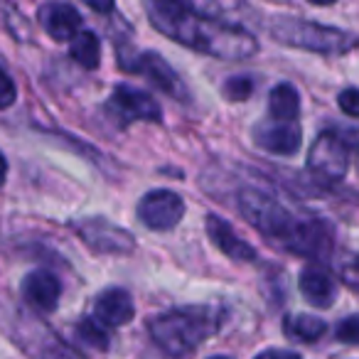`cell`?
Returning a JSON list of instances; mask_svg holds the SVG:
<instances>
[{
    "label": "cell",
    "instance_id": "cell-10",
    "mask_svg": "<svg viewBox=\"0 0 359 359\" xmlns=\"http://www.w3.org/2000/svg\"><path fill=\"white\" fill-rule=\"evenodd\" d=\"M254 143L273 155H293L303 143V130L295 121H264L254 128Z\"/></svg>",
    "mask_w": 359,
    "mask_h": 359
},
{
    "label": "cell",
    "instance_id": "cell-21",
    "mask_svg": "<svg viewBox=\"0 0 359 359\" xmlns=\"http://www.w3.org/2000/svg\"><path fill=\"white\" fill-rule=\"evenodd\" d=\"M254 94V79L251 76H234L224 84V96L229 101H246Z\"/></svg>",
    "mask_w": 359,
    "mask_h": 359
},
{
    "label": "cell",
    "instance_id": "cell-20",
    "mask_svg": "<svg viewBox=\"0 0 359 359\" xmlns=\"http://www.w3.org/2000/svg\"><path fill=\"white\" fill-rule=\"evenodd\" d=\"M74 334H76V342L86 344V347H91V349H101V352L109 349V344H111L109 325L101 323L96 315L81 320L74 327Z\"/></svg>",
    "mask_w": 359,
    "mask_h": 359
},
{
    "label": "cell",
    "instance_id": "cell-30",
    "mask_svg": "<svg viewBox=\"0 0 359 359\" xmlns=\"http://www.w3.org/2000/svg\"><path fill=\"white\" fill-rule=\"evenodd\" d=\"M310 3H315V6H332L334 0H310Z\"/></svg>",
    "mask_w": 359,
    "mask_h": 359
},
{
    "label": "cell",
    "instance_id": "cell-24",
    "mask_svg": "<svg viewBox=\"0 0 359 359\" xmlns=\"http://www.w3.org/2000/svg\"><path fill=\"white\" fill-rule=\"evenodd\" d=\"M18 99V89H15V81L6 74V72L0 69V109H8L13 106Z\"/></svg>",
    "mask_w": 359,
    "mask_h": 359
},
{
    "label": "cell",
    "instance_id": "cell-7",
    "mask_svg": "<svg viewBox=\"0 0 359 359\" xmlns=\"http://www.w3.org/2000/svg\"><path fill=\"white\" fill-rule=\"evenodd\" d=\"M106 111L118 126H128L133 121H160L163 111L155 104V99L148 91L133 89L128 84H118L114 94L106 101Z\"/></svg>",
    "mask_w": 359,
    "mask_h": 359
},
{
    "label": "cell",
    "instance_id": "cell-22",
    "mask_svg": "<svg viewBox=\"0 0 359 359\" xmlns=\"http://www.w3.org/2000/svg\"><path fill=\"white\" fill-rule=\"evenodd\" d=\"M334 337L344 344H359V315H349L334 327Z\"/></svg>",
    "mask_w": 359,
    "mask_h": 359
},
{
    "label": "cell",
    "instance_id": "cell-17",
    "mask_svg": "<svg viewBox=\"0 0 359 359\" xmlns=\"http://www.w3.org/2000/svg\"><path fill=\"white\" fill-rule=\"evenodd\" d=\"M269 111L278 121H295L300 114V96L295 86L278 84L269 96Z\"/></svg>",
    "mask_w": 359,
    "mask_h": 359
},
{
    "label": "cell",
    "instance_id": "cell-16",
    "mask_svg": "<svg viewBox=\"0 0 359 359\" xmlns=\"http://www.w3.org/2000/svg\"><path fill=\"white\" fill-rule=\"evenodd\" d=\"M190 6L200 15L226 22V25H241V15L246 13L244 0H190Z\"/></svg>",
    "mask_w": 359,
    "mask_h": 359
},
{
    "label": "cell",
    "instance_id": "cell-25",
    "mask_svg": "<svg viewBox=\"0 0 359 359\" xmlns=\"http://www.w3.org/2000/svg\"><path fill=\"white\" fill-rule=\"evenodd\" d=\"M337 104L347 116L359 118V89H344L342 94L337 96Z\"/></svg>",
    "mask_w": 359,
    "mask_h": 359
},
{
    "label": "cell",
    "instance_id": "cell-18",
    "mask_svg": "<svg viewBox=\"0 0 359 359\" xmlns=\"http://www.w3.org/2000/svg\"><path fill=\"white\" fill-rule=\"evenodd\" d=\"M69 55L72 60L79 62L84 69H96L101 62V42L94 32L84 30V32H76L72 37V45H69Z\"/></svg>",
    "mask_w": 359,
    "mask_h": 359
},
{
    "label": "cell",
    "instance_id": "cell-12",
    "mask_svg": "<svg viewBox=\"0 0 359 359\" xmlns=\"http://www.w3.org/2000/svg\"><path fill=\"white\" fill-rule=\"evenodd\" d=\"M37 20L52 40H72L81 30L79 11L69 3H47L37 13Z\"/></svg>",
    "mask_w": 359,
    "mask_h": 359
},
{
    "label": "cell",
    "instance_id": "cell-27",
    "mask_svg": "<svg viewBox=\"0 0 359 359\" xmlns=\"http://www.w3.org/2000/svg\"><path fill=\"white\" fill-rule=\"evenodd\" d=\"M344 140H347V145L354 150V153L359 155V128H354V130H349L347 135H344Z\"/></svg>",
    "mask_w": 359,
    "mask_h": 359
},
{
    "label": "cell",
    "instance_id": "cell-15",
    "mask_svg": "<svg viewBox=\"0 0 359 359\" xmlns=\"http://www.w3.org/2000/svg\"><path fill=\"white\" fill-rule=\"evenodd\" d=\"M298 288L303 293V298L315 308H330L334 303V295H337L334 280L320 269H305L300 273Z\"/></svg>",
    "mask_w": 359,
    "mask_h": 359
},
{
    "label": "cell",
    "instance_id": "cell-3",
    "mask_svg": "<svg viewBox=\"0 0 359 359\" xmlns=\"http://www.w3.org/2000/svg\"><path fill=\"white\" fill-rule=\"evenodd\" d=\"M271 37L288 47L320 52V55H342L359 45L354 35L337 27L318 25V22L298 20V18H273L271 20Z\"/></svg>",
    "mask_w": 359,
    "mask_h": 359
},
{
    "label": "cell",
    "instance_id": "cell-23",
    "mask_svg": "<svg viewBox=\"0 0 359 359\" xmlns=\"http://www.w3.org/2000/svg\"><path fill=\"white\" fill-rule=\"evenodd\" d=\"M337 273L349 288H354L359 293V256H347L344 261H339Z\"/></svg>",
    "mask_w": 359,
    "mask_h": 359
},
{
    "label": "cell",
    "instance_id": "cell-5",
    "mask_svg": "<svg viewBox=\"0 0 359 359\" xmlns=\"http://www.w3.org/2000/svg\"><path fill=\"white\" fill-rule=\"evenodd\" d=\"M349 168V145L342 135L320 133L315 138L313 148L308 153V170L320 180V182H339L347 175Z\"/></svg>",
    "mask_w": 359,
    "mask_h": 359
},
{
    "label": "cell",
    "instance_id": "cell-6",
    "mask_svg": "<svg viewBox=\"0 0 359 359\" xmlns=\"http://www.w3.org/2000/svg\"><path fill=\"white\" fill-rule=\"evenodd\" d=\"M72 229L76 231L81 241L96 254H130L135 249V239L114 222L104 217H91V219L74 222Z\"/></svg>",
    "mask_w": 359,
    "mask_h": 359
},
{
    "label": "cell",
    "instance_id": "cell-9",
    "mask_svg": "<svg viewBox=\"0 0 359 359\" xmlns=\"http://www.w3.org/2000/svg\"><path fill=\"white\" fill-rule=\"evenodd\" d=\"M123 69L128 72H138L140 76L155 84L160 91H165L168 96L172 99H180V101H187L190 94L185 89V81L180 79V74L163 60L160 55L155 52H143V55L133 57V62H123Z\"/></svg>",
    "mask_w": 359,
    "mask_h": 359
},
{
    "label": "cell",
    "instance_id": "cell-8",
    "mask_svg": "<svg viewBox=\"0 0 359 359\" xmlns=\"http://www.w3.org/2000/svg\"><path fill=\"white\" fill-rule=\"evenodd\" d=\"M185 217V202L172 190H153L138 202V219L148 229L168 231Z\"/></svg>",
    "mask_w": 359,
    "mask_h": 359
},
{
    "label": "cell",
    "instance_id": "cell-26",
    "mask_svg": "<svg viewBox=\"0 0 359 359\" xmlns=\"http://www.w3.org/2000/svg\"><path fill=\"white\" fill-rule=\"evenodd\" d=\"M86 6L91 8V11H96V13H111L114 11V0H84Z\"/></svg>",
    "mask_w": 359,
    "mask_h": 359
},
{
    "label": "cell",
    "instance_id": "cell-11",
    "mask_svg": "<svg viewBox=\"0 0 359 359\" xmlns=\"http://www.w3.org/2000/svg\"><path fill=\"white\" fill-rule=\"evenodd\" d=\"M25 303L37 313H55L62 298V283L50 271H32L20 285Z\"/></svg>",
    "mask_w": 359,
    "mask_h": 359
},
{
    "label": "cell",
    "instance_id": "cell-2",
    "mask_svg": "<svg viewBox=\"0 0 359 359\" xmlns=\"http://www.w3.org/2000/svg\"><path fill=\"white\" fill-rule=\"evenodd\" d=\"M148 332L163 352L175 354V357L192 354L215 332V313L210 308L170 310L150 320Z\"/></svg>",
    "mask_w": 359,
    "mask_h": 359
},
{
    "label": "cell",
    "instance_id": "cell-29",
    "mask_svg": "<svg viewBox=\"0 0 359 359\" xmlns=\"http://www.w3.org/2000/svg\"><path fill=\"white\" fill-rule=\"evenodd\" d=\"M6 175H8V163H6V155L0 153V185L6 182Z\"/></svg>",
    "mask_w": 359,
    "mask_h": 359
},
{
    "label": "cell",
    "instance_id": "cell-1",
    "mask_svg": "<svg viewBox=\"0 0 359 359\" xmlns=\"http://www.w3.org/2000/svg\"><path fill=\"white\" fill-rule=\"evenodd\" d=\"M145 13L158 32L202 55L239 62L259 52L249 30L200 15L190 0H145Z\"/></svg>",
    "mask_w": 359,
    "mask_h": 359
},
{
    "label": "cell",
    "instance_id": "cell-14",
    "mask_svg": "<svg viewBox=\"0 0 359 359\" xmlns=\"http://www.w3.org/2000/svg\"><path fill=\"white\" fill-rule=\"evenodd\" d=\"M94 315L109 327H121L128 325L135 315V305L128 290L123 288H109L94 300Z\"/></svg>",
    "mask_w": 359,
    "mask_h": 359
},
{
    "label": "cell",
    "instance_id": "cell-4",
    "mask_svg": "<svg viewBox=\"0 0 359 359\" xmlns=\"http://www.w3.org/2000/svg\"><path fill=\"white\" fill-rule=\"evenodd\" d=\"M239 212L256 231L266 236L271 241H278L280 246L288 249V244L293 241L295 231H298L300 219L295 215H290L280 202H276L271 195L256 190V187H244L236 197Z\"/></svg>",
    "mask_w": 359,
    "mask_h": 359
},
{
    "label": "cell",
    "instance_id": "cell-28",
    "mask_svg": "<svg viewBox=\"0 0 359 359\" xmlns=\"http://www.w3.org/2000/svg\"><path fill=\"white\" fill-rule=\"evenodd\" d=\"M261 357H293L295 359L298 354H295V352H285V349H266Z\"/></svg>",
    "mask_w": 359,
    "mask_h": 359
},
{
    "label": "cell",
    "instance_id": "cell-13",
    "mask_svg": "<svg viewBox=\"0 0 359 359\" xmlns=\"http://www.w3.org/2000/svg\"><path fill=\"white\" fill-rule=\"evenodd\" d=\"M207 234H210V241L222 251L224 256H229L231 261H254L256 259V249L249 246L229 224H226L222 217L210 215L205 222Z\"/></svg>",
    "mask_w": 359,
    "mask_h": 359
},
{
    "label": "cell",
    "instance_id": "cell-19",
    "mask_svg": "<svg viewBox=\"0 0 359 359\" xmlns=\"http://www.w3.org/2000/svg\"><path fill=\"white\" fill-rule=\"evenodd\" d=\"M283 330L288 337L298 339V342H318L327 332V325L325 320L313 318V315H293V318H285Z\"/></svg>",
    "mask_w": 359,
    "mask_h": 359
}]
</instances>
